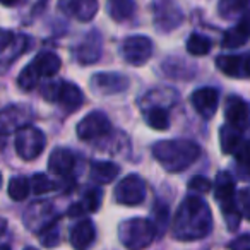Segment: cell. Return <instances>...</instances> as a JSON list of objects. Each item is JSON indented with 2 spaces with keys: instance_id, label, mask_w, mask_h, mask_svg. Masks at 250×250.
I'll list each match as a JSON object with an SVG mask.
<instances>
[{
  "instance_id": "obj_1",
  "label": "cell",
  "mask_w": 250,
  "mask_h": 250,
  "mask_svg": "<svg viewBox=\"0 0 250 250\" xmlns=\"http://www.w3.org/2000/svg\"><path fill=\"white\" fill-rule=\"evenodd\" d=\"M212 214L208 202L197 195L184 199L173 219V236L182 242L201 240L211 233Z\"/></svg>"
},
{
  "instance_id": "obj_2",
  "label": "cell",
  "mask_w": 250,
  "mask_h": 250,
  "mask_svg": "<svg viewBox=\"0 0 250 250\" xmlns=\"http://www.w3.org/2000/svg\"><path fill=\"white\" fill-rule=\"evenodd\" d=\"M153 156L170 173L184 171L201 156V147L192 141L173 139L153 144Z\"/></svg>"
},
{
  "instance_id": "obj_3",
  "label": "cell",
  "mask_w": 250,
  "mask_h": 250,
  "mask_svg": "<svg viewBox=\"0 0 250 250\" xmlns=\"http://www.w3.org/2000/svg\"><path fill=\"white\" fill-rule=\"evenodd\" d=\"M156 226L146 218H132L120 225L118 236L127 250H144L153 243L156 236Z\"/></svg>"
},
{
  "instance_id": "obj_4",
  "label": "cell",
  "mask_w": 250,
  "mask_h": 250,
  "mask_svg": "<svg viewBox=\"0 0 250 250\" xmlns=\"http://www.w3.org/2000/svg\"><path fill=\"white\" fill-rule=\"evenodd\" d=\"M214 197L216 201L221 206L223 216L226 219V225H228L229 231H235L240 225V218H242V212L236 204L235 197V182H233L231 175L221 171L218 173L214 182Z\"/></svg>"
},
{
  "instance_id": "obj_5",
  "label": "cell",
  "mask_w": 250,
  "mask_h": 250,
  "mask_svg": "<svg viewBox=\"0 0 250 250\" xmlns=\"http://www.w3.org/2000/svg\"><path fill=\"white\" fill-rule=\"evenodd\" d=\"M43 96L48 101H55L59 103L63 110L67 111H76L81 104L84 103V94L76 84L65 83V81H59V83H48L43 86Z\"/></svg>"
},
{
  "instance_id": "obj_6",
  "label": "cell",
  "mask_w": 250,
  "mask_h": 250,
  "mask_svg": "<svg viewBox=\"0 0 250 250\" xmlns=\"http://www.w3.org/2000/svg\"><path fill=\"white\" fill-rule=\"evenodd\" d=\"M16 151L24 161H33L45 151L46 137L40 129L33 125H26L16 132Z\"/></svg>"
},
{
  "instance_id": "obj_7",
  "label": "cell",
  "mask_w": 250,
  "mask_h": 250,
  "mask_svg": "<svg viewBox=\"0 0 250 250\" xmlns=\"http://www.w3.org/2000/svg\"><path fill=\"white\" fill-rule=\"evenodd\" d=\"M153 42L147 36H129V38H125L124 45H122V55L127 63L141 67L149 62V59L153 57Z\"/></svg>"
},
{
  "instance_id": "obj_8",
  "label": "cell",
  "mask_w": 250,
  "mask_h": 250,
  "mask_svg": "<svg viewBox=\"0 0 250 250\" xmlns=\"http://www.w3.org/2000/svg\"><path fill=\"white\" fill-rule=\"evenodd\" d=\"M24 223L33 233H43L50 226L57 225V214L55 209L50 202L46 201H36L28 208L24 214Z\"/></svg>"
},
{
  "instance_id": "obj_9",
  "label": "cell",
  "mask_w": 250,
  "mask_h": 250,
  "mask_svg": "<svg viewBox=\"0 0 250 250\" xmlns=\"http://www.w3.org/2000/svg\"><path fill=\"white\" fill-rule=\"evenodd\" d=\"M146 197V184L139 175H129L115 187V201L124 206H139Z\"/></svg>"
},
{
  "instance_id": "obj_10",
  "label": "cell",
  "mask_w": 250,
  "mask_h": 250,
  "mask_svg": "<svg viewBox=\"0 0 250 250\" xmlns=\"http://www.w3.org/2000/svg\"><path fill=\"white\" fill-rule=\"evenodd\" d=\"M111 130V122L103 111H91L77 124V137L83 141H93L106 136Z\"/></svg>"
},
{
  "instance_id": "obj_11",
  "label": "cell",
  "mask_w": 250,
  "mask_h": 250,
  "mask_svg": "<svg viewBox=\"0 0 250 250\" xmlns=\"http://www.w3.org/2000/svg\"><path fill=\"white\" fill-rule=\"evenodd\" d=\"M129 87V77L117 72H100L91 77V89L101 96L124 93Z\"/></svg>"
},
{
  "instance_id": "obj_12",
  "label": "cell",
  "mask_w": 250,
  "mask_h": 250,
  "mask_svg": "<svg viewBox=\"0 0 250 250\" xmlns=\"http://www.w3.org/2000/svg\"><path fill=\"white\" fill-rule=\"evenodd\" d=\"M225 118L233 129H247L250 125V103L240 96H229L225 103Z\"/></svg>"
},
{
  "instance_id": "obj_13",
  "label": "cell",
  "mask_w": 250,
  "mask_h": 250,
  "mask_svg": "<svg viewBox=\"0 0 250 250\" xmlns=\"http://www.w3.org/2000/svg\"><path fill=\"white\" fill-rule=\"evenodd\" d=\"M59 9L76 21L89 22L98 12V0H60Z\"/></svg>"
},
{
  "instance_id": "obj_14",
  "label": "cell",
  "mask_w": 250,
  "mask_h": 250,
  "mask_svg": "<svg viewBox=\"0 0 250 250\" xmlns=\"http://www.w3.org/2000/svg\"><path fill=\"white\" fill-rule=\"evenodd\" d=\"M190 101L194 104L195 111L201 117L211 118L216 113V108L219 103V93L214 87H199L192 93Z\"/></svg>"
},
{
  "instance_id": "obj_15",
  "label": "cell",
  "mask_w": 250,
  "mask_h": 250,
  "mask_svg": "<svg viewBox=\"0 0 250 250\" xmlns=\"http://www.w3.org/2000/svg\"><path fill=\"white\" fill-rule=\"evenodd\" d=\"M216 65L229 77H250V55H221Z\"/></svg>"
},
{
  "instance_id": "obj_16",
  "label": "cell",
  "mask_w": 250,
  "mask_h": 250,
  "mask_svg": "<svg viewBox=\"0 0 250 250\" xmlns=\"http://www.w3.org/2000/svg\"><path fill=\"white\" fill-rule=\"evenodd\" d=\"M101 55V35L98 31L87 33L76 48V59L81 63H94Z\"/></svg>"
},
{
  "instance_id": "obj_17",
  "label": "cell",
  "mask_w": 250,
  "mask_h": 250,
  "mask_svg": "<svg viewBox=\"0 0 250 250\" xmlns=\"http://www.w3.org/2000/svg\"><path fill=\"white\" fill-rule=\"evenodd\" d=\"M249 38H250V11H245L242 14V18H240L238 24L225 33L221 45L228 50H233L242 46Z\"/></svg>"
},
{
  "instance_id": "obj_18",
  "label": "cell",
  "mask_w": 250,
  "mask_h": 250,
  "mask_svg": "<svg viewBox=\"0 0 250 250\" xmlns=\"http://www.w3.org/2000/svg\"><path fill=\"white\" fill-rule=\"evenodd\" d=\"M94 238H96V229H94V225L89 219H81L70 229L69 240L70 245L76 250H87L94 243Z\"/></svg>"
},
{
  "instance_id": "obj_19",
  "label": "cell",
  "mask_w": 250,
  "mask_h": 250,
  "mask_svg": "<svg viewBox=\"0 0 250 250\" xmlns=\"http://www.w3.org/2000/svg\"><path fill=\"white\" fill-rule=\"evenodd\" d=\"M29 45H31L29 36L19 35V36H14L9 45H5L4 48H0V72L7 70V67L11 65L12 62H16V60L29 48Z\"/></svg>"
},
{
  "instance_id": "obj_20",
  "label": "cell",
  "mask_w": 250,
  "mask_h": 250,
  "mask_svg": "<svg viewBox=\"0 0 250 250\" xmlns=\"http://www.w3.org/2000/svg\"><path fill=\"white\" fill-rule=\"evenodd\" d=\"M31 115L29 106H21V104H12L7 106L0 113V127L4 130L11 129H22L28 124V118Z\"/></svg>"
},
{
  "instance_id": "obj_21",
  "label": "cell",
  "mask_w": 250,
  "mask_h": 250,
  "mask_svg": "<svg viewBox=\"0 0 250 250\" xmlns=\"http://www.w3.org/2000/svg\"><path fill=\"white\" fill-rule=\"evenodd\" d=\"M29 67L35 70V74L38 77H52L60 70L62 60H60V57L57 55V53L43 52V53H38V55L31 60Z\"/></svg>"
},
{
  "instance_id": "obj_22",
  "label": "cell",
  "mask_w": 250,
  "mask_h": 250,
  "mask_svg": "<svg viewBox=\"0 0 250 250\" xmlns=\"http://www.w3.org/2000/svg\"><path fill=\"white\" fill-rule=\"evenodd\" d=\"M76 167V156L72 151L65 149V147H59L50 154L48 168L52 173L59 175V177H67Z\"/></svg>"
},
{
  "instance_id": "obj_23",
  "label": "cell",
  "mask_w": 250,
  "mask_h": 250,
  "mask_svg": "<svg viewBox=\"0 0 250 250\" xmlns=\"http://www.w3.org/2000/svg\"><path fill=\"white\" fill-rule=\"evenodd\" d=\"M118 173H120V168L111 161H94L91 165V178L100 185L111 184L118 177Z\"/></svg>"
},
{
  "instance_id": "obj_24",
  "label": "cell",
  "mask_w": 250,
  "mask_h": 250,
  "mask_svg": "<svg viewBox=\"0 0 250 250\" xmlns=\"http://www.w3.org/2000/svg\"><path fill=\"white\" fill-rule=\"evenodd\" d=\"M134 11H136L134 0H108V14L117 22L130 19Z\"/></svg>"
},
{
  "instance_id": "obj_25",
  "label": "cell",
  "mask_w": 250,
  "mask_h": 250,
  "mask_svg": "<svg viewBox=\"0 0 250 250\" xmlns=\"http://www.w3.org/2000/svg\"><path fill=\"white\" fill-rule=\"evenodd\" d=\"M219 141H221V149L225 154H235L236 149L242 146L243 139H242V134L240 130L233 129L229 125H225L221 130H219Z\"/></svg>"
},
{
  "instance_id": "obj_26",
  "label": "cell",
  "mask_w": 250,
  "mask_h": 250,
  "mask_svg": "<svg viewBox=\"0 0 250 250\" xmlns=\"http://www.w3.org/2000/svg\"><path fill=\"white\" fill-rule=\"evenodd\" d=\"M147 125L154 130H167L170 127V117L163 106H151L146 113Z\"/></svg>"
},
{
  "instance_id": "obj_27",
  "label": "cell",
  "mask_w": 250,
  "mask_h": 250,
  "mask_svg": "<svg viewBox=\"0 0 250 250\" xmlns=\"http://www.w3.org/2000/svg\"><path fill=\"white\" fill-rule=\"evenodd\" d=\"M211 48H212L211 40L206 38V36L197 35V33H194V35L188 36V40H187V52L190 53V55H195V57L208 55V53L211 52Z\"/></svg>"
},
{
  "instance_id": "obj_28",
  "label": "cell",
  "mask_w": 250,
  "mask_h": 250,
  "mask_svg": "<svg viewBox=\"0 0 250 250\" xmlns=\"http://www.w3.org/2000/svg\"><path fill=\"white\" fill-rule=\"evenodd\" d=\"M249 5V0H219L218 12L221 18H233V16L243 12Z\"/></svg>"
},
{
  "instance_id": "obj_29",
  "label": "cell",
  "mask_w": 250,
  "mask_h": 250,
  "mask_svg": "<svg viewBox=\"0 0 250 250\" xmlns=\"http://www.w3.org/2000/svg\"><path fill=\"white\" fill-rule=\"evenodd\" d=\"M29 188H31V184L24 177H14L9 182V195H11V199H14L18 202L24 201L28 197Z\"/></svg>"
},
{
  "instance_id": "obj_30",
  "label": "cell",
  "mask_w": 250,
  "mask_h": 250,
  "mask_svg": "<svg viewBox=\"0 0 250 250\" xmlns=\"http://www.w3.org/2000/svg\"><path fill=\"white\" fill-rule=\"evenodd\" d=\"M236 165H238L240 171L247 177H250V143L249 141H243L242 146L236 149L235 153Z\"/></svg>"
},
{
  "instance_id": "obj_31",
  "label": "cell",
  "mask_w": 250,
  "mask_h": 250,
  "mask_svg": "<svg viewBox=\"0 0 250 250\" xmlns=\"http://www.w3.org/2000/svg\"><path fill=\"white\" fill-rule=\"evenodd\" d=\"M101 199H103V192L100 188H91L84 194V199L81 202L83 209L86 212H96L101 206Z\"/></svg>"
},
{
  "instance_id": "obj_32",
  "label": "cell",
  "mask_w": 250,
  "mask_h": 250,
  "mask_svg": "<svg viewBox=\"0 0 250 250\" xmlns=\"http://www.w3.org/2000/svg\"><path fill=\"white\" fill-rule=\"evenodd\" d=\"M29 184H31V188H33V192H35L36 195L48 194V192H52L53 188H55V184H53V182L50 180L45 173L33 175V178H31V182H29Z\"/></svg>"
},
{
  "instance_id": "obj_33",
  "label": "cell",
  "mask_w": 250,
  "mask_h": 250,
  "mask_svg": "<svg viewBox=\"0 0 250 250\" xmlns=\"http://www.w3.org/2000/svg\"><path fill=\"white\" fill-rule=\"evenodd\" d=\"M38 81L40 77L35 74V70L31 69V67H26V69L21 70V74H19L18 77V86L21 87L22 91H33L36 86H38Z\"/></svg>"
},
{
  "instance_id": "obj_34",
  "label": "cell",
  "mask_w": 250,
  "mask_h": 250,
  "mask_svg": "<svg viewBox=\"0 0 250 250\" xmlns=\"http://www.w3.org/2000/svg\"><path fill=\"white\" fill-rule=\"evenodd\" d=\"M154 216H156V221H154V226H156V233H158V235H163L165 229H167V225H168V218H170L168 206L158 202L156 209H154Z\"/></svg>"
},
{
  "instance_id": "obj_35",
  "label": "cell",
  "mask_w": 250,
  "mask_h": 250,
  "mask_svg": "<svg viewBox=\"0 0 250 250\" xmlns=\"http://www.w3.org/2000/svg\"><path fill=\"white\" fill-rule=\"evenodd\" d=\"M40 238H42L43 247H46V249H52V247H57V245L60 243L59 226H57V225L50 226L48 229H45L43 233H40Z\"/></svg>"
},
{
  "instance_id": "obj_36",
  "label": "cell",
  "mask_w": 250,
  "mask_h": 250,
  "mask_svg": "<svg viewBox=\"0 0 250 250\" xmlns=\"http://www.w3.org/2000/svg\"><path fill=\"white\" fill-rule=\"evenodd\" d=\"M236 204H238V209H240V212H242V216H245V218L250 221V187H247L238 192Z\"/></svg>"
},
{
  "instance_id": "obj_37",
  "label": "cell",
  "mask_w": 250,
  "mask_h": 250,
  "mask_svg": "<svg viewBox=\"0 0 250 250\" xmlns=\"http://www.w3.org/2000/svg\"><path fill=\"white\" fill-rule=\"evenodd\" d=\"M188 188L194 192H199V194H206V192H209L212 188V184L206 177H194L188 182Z\"/></svg>"
},
{
  "instance_id": "obj_38",
  "label": "cell",
  "mask_w": 250,
  "mask_h": 250,
  "mask_svg": "<svg viewBox=\"0 0 250 250\" xmlns=\"http://www.w3.org/2000/svg\"><path fill=\"white\" fill-rule=\"evenodd\" d=\"M229 250H250V235H242L229 242Z\"/></svg>"
},
{
  "instance_id": "obj_39",
  "label": "cell",
  "mask_w": 250,
  "mask_h": 250,
  "mask_svg": "<svg viewBox=\"0 0 250 250\" xmlns=\"http://www.w3.org/2000/svg\"><path fill=\"white\" fill-rule=\"evenodd\" d=\"M84 209H83V206H81V202H77V204H72L70 206V209H69V212L67 214L70 216V218H77V216H81V214H84Z\"/></svg>"
},
{
  "instance_id": "obj_40",
  "label": "cell",
  "mask_w": 250,
  "mask_h": 250,
  "mask_svg": "<svg viewBox=\"0 0 250 250\" xmlns=\"http://www.w3.org/2000/svg\"><path fill=\"white\" fill-rule=\"evenodd\" d=\"M5 139H7V136H5V130L0 127V149L5 146Z\"/></svg>"
},
{
  "instance_id": "obj_41",
  "label": "cell",
  "mask_w": 250,
  "mask_h": 250,
  "mask_svg": "<svg viewBox=\"0 0 250 250\" xmlns=\"http://www.w3.org/2000/svg\"><path fill=\"white\" fill-rule=\"evenodd\" d=\"M5 229H7V221H5L4 218H0V236L4 235Z\"/></svg>"
},
{
  "instance_id": "obj_42",
  "label": "cell",
  "mask_w": 250,
  "mask_h": 250,
  "mask_svg": "<svg viewBox=\"0 0 250 250\" xmlns=\"http://www.w3.org/2000/svg\"><path fill=\"white\" fill-rule=\"evenodd\" d=\"M18 2H21V0H0V4L7 5V7H11V5H16Z\"/></svg>"
},
{
  "instance_id": "obj_43",
  "label": "cell",
  "mask_w": 250,
  "mask_h": 250,
  "mask_svg": "<svg viewBox=\"0 0 250 250\" xmlns=\"http://www.w3.org/2000/svg\"><path fill=\"white\" fill-rule=\"evenodd\" d=\"M0 250H11V247H9V245H0Z\"/></svg>"
},
{
  "instance_id": "obj_44",
  "label": "cell",
  "mask_w": 250,
  "mask_h": 250,
  "mask_svg": "<svg viewBox=\"0 0 250 250\" xmlns=\"http://www.w3.org/2000/svg\"><path fill=\"white\" fill-rule=\"evenodd\" d=\"M24 250H38V249H35V247H26Z\"/></svg>"
},
{
  "instance_id": "obj_45",
  "label": "cell",
  "mask_w": 250,
  "mask_h": 250,
  "mask_svg": "<svg viewBox=\"0 0 250 250\" xmlns=\"http://www.w3.org/2000/svg\"><path fill=\"white\" fill-rule=\"evenodd\" d=\"M0 185H2V175H0Z\"/></svg>"
}]
</instances>
